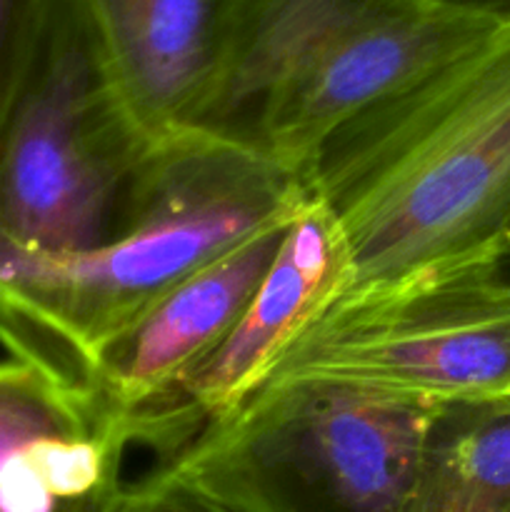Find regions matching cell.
I'll return each instance as SVG.
<instances>
[{
  "label": "cell",
  "mask_w": 510,
  "mask_h": 512,
  "mask_svg": "<svg viewBox=\"0 0 510 512\" xmlns=\"http://www.w3.org/2000/svg\"><path fill=\"white\" fill-rule=\"evenodd\" d=\"M308 185L338 243V270L308 325L423 280L503 270L510 255V10L338 130Z\"/></svg>",
  "instance_id": "cell-1"
},
{
  "label": "cell",
  "mask_w": 510,
  "mask_h": 512,
  "mask_svg": "<svg viewBox=\"0 0 510 512\" xmlns=\"http://www.w3.org/2000/svg\"><path fill=\"white\" fill-rule=\"evenodd\" d=\"M313 200L248 140L193 130L135 173L128 218L88 250H40L0 233V340L88 383L100 360L188 275Z\"/></svg>",
  "instance_id": "cell-2"
},
{
  "label": "cell",
  "mask_w": 510,
  "mask_h": 512,
  "mask_svg": "<svg viewBox=\"0 0 510 512\" xmlns=\"http://www.w3.org/2000/svg\"><path fill=\"white\" fill-rule=\"evenodd\" d=\"M143 165L115 120L75 0H18L0 115V233L28 248L110 238Z\"/></svg>",
  "instance_id": "cell-3"
},
{
  "label": "cell",
  "mask_w": 510,
  "mask_h": 512,
  "mask_svg": "<svg viewBox=\"0 0 510 512\" xmlns=\"http://www.w3.org/2000/svg\"><path fill=\"white\" fill-rule=\"evenodd\" d=\"M313 388L363 390L435 410L510 405V273L423 280L315 320L245 403Z\"/></svg>",
  "instance_id": "cell-4"
},
{
  "label": "cell",
  "mask_w": 510,
  "mask_h": 512,
  "mask_svg": "<svg viewBox=\"0 0 510 512\" xmlns=\"http://www.w3.org/2000/svg\"><path fill=\"white\" fill-rule=\"evenodd\" d=\"M100 85L140 160L203 130L243 0H75Z\"/></svg>",
  "instance_id": "cell-5"
},
{
  "label": "cell",
  "mask_w": 510,
  "mask_h": 512,
  "mask_svg": "<svg viewBox=\"0 0 510 512\" xmlns=\"http://www.w3.org/2000/svg\"><path fill=\"white\" fill-rule=\"evenodd\" d=\"M288 225L250 235L188 275L100 360L88 385L105 428L123 443L228 338L268 275Z\"/></svg>",
  "instance_id": "cell-6"
},
{
  "label": "cell",
  "mask_w": 510,
  "mask_h": 512,
  "mask_svg": "<svg viewBox=\"0 0 510 512\" xmlns=\"http://www.w3.org/2000/svg\"><path fill=\"white\" fill-rule=\"evenodd\" d=\"M335 270L338 243L333 223L313 195V203L285 230L268 275L228 338L180 383L163 408L130 428V440H175L198 425L205 430L228 420L313 318Z\"/></svg>",
  "instance_id": "cell-7"
},
{
  "label": "cell",
  "mask_w": 510,
  "mask_h": 512,
  "mask_svg": "<svg viewBox=\"0 0 510 512\" xmlns=\"http://www.w3.org/2000/svg\"><path fill=\"white\" fill-rule=\"evenodd\" d=\"M405 512H510V408L448 410Z\"/></svg>",
  "instance_id": "cell-8"
},
{
  "label": "cell",
  "mask_w": 510,
  "mask_h": 512,
  "mask_svg": "<svg viewBox=\"0 0 510 512\" xmlns=\"http://www.w3.org/2000/svg\"><path fill=\"white\" fill-rule=\"evenodd\" d=\"M93 388L58 365L10 353L0 360V470L43 438L103 433Z\"/></svg>",
  "instance_id": "cell-9"
},
{
  "label": "cell",
  "mask_w": 510,
  "mask_h": 512,
  "mask_svg": "<svg viewBox=\"0 0 510 512\" xmlns=\"http://www.w3.org/2000/svg\"><path fill=\"white\" fill-rule=\"evenodd\" d=\"M115 512H223L205 500L193 498L180 488L163 483V480L148 478L133 488H118L113 498Z\"/></svg>",
  "instance_id": "cell-10"
},
{
  "label": "cell",
  "mask_w": 510,
  "mask_h": 512,
  "mask_svg": "<svg viewBox=\"0 0 510 512\" xmlns=\"http://www.w3.org/2000/svg\"><path fill=\"white\" fill-rule=\"evenodd\" d=\"M15 5L18 0H0V115H3L5 100V80H8V50H10V30H13Z\"/></svg>",
  "instance_id": "cell-11"
},
{
  "label": "cell",
  "mask_w": 510,
  "mask_h": 512,
  "mask_svg": "<svg viewBox=\"0 0 510 512\" xmlns=\"http://www.w3.org/2000/svg\"><path fill=\"white\" fill-rule=\"evenodd\" d=\"M118 488H120V485H118ZM118 488L108 490V493H103V495H95V498H88V500H73V503H65L58 512H105V510H108L110 498H113L115 490H118ZM0 512H3V510H0Z\"/></svg>",
  "instance_id": "cell-12"
},
{
  "label": "cell",
  "mask_w": 510,
  "mask_h": 512,
  "mask_svg": "<svg viewBox=\"0 0 510 512\" xmlns=\"http://www.w3.org/2000/svg\"><path fill=\"white\" fill-rule=\"evenodd\" d=\"M453 3L475 5V8L495 10V13H505V10H510V0H453Z\"/></svg>",
  "instance_id": "cell-13"
},
{
  "label": "cell",
  "mask_w": 510,
  "mask_h": 512,
  "mask_svg": "<svg viewBox=\"0 0 510 512\" xmlns=\"http://www.w3.org/2000/svg\"><path fill=\"white\" fill-rule=\"evenodd\" d=\"M115 493H118V490H115ZM113 498H115V495H113ZM113 498H110V503H108V510H105V512H115V510H113Z\"/></svg>",
  "instance_id": "cell-14"
},
{
  "label": "cell",
  "mask_w": 510,
  "mask_h": 512,
  "mask_svg": "<svg viewBox=\"0 0 510 512\" xmlns=\"http://www.w3.org/2000/svg\"><path fill=\"white\" fill-rule=\"evenodd\" d=\"M503 270H508V273H510V255H508V260H505V265H503Z\"/></svg>",
  "instance_id": "cell-15"
},
{
  "label": "cell",
  "mask_w": 510,
  "mask_h": 512,
  "mask_svg": "<svg viewBox=\"0 0 510 512\" xmlns=\"http://www.w3.org/2000/svg\"><path fill=\"white\" fill-rule=\"evenodd\" d=\"M500 408H510V405H500Z\"/></svg>",
  "instance_id": "cell-16"
}]
</instances>
